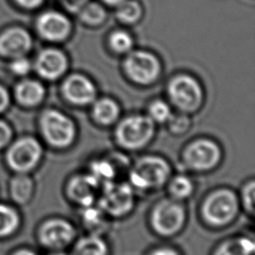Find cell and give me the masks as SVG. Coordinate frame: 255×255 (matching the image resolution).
Masks as SVG:
<instances>
[{
    "instance_id": "cell-38",
    "label": "cell",
    "mask_w": 255,
    "mask_h": 255,
    "mask_svg": "<svg viewBox=\"0 0 255 255\" xmlns=\"http://www.w3.org/2000/svg\"><path fill=\"white\" fill-rule=\"evenodd\" d=\"M13 255H38V254L30 249H20L16 251Z\"/></svg>"
},
{
    "instance_id": "cell-20",
    "label": "cell",
    "mask_w": 255,
    "mask_h": 255,
    "mask_svg": "<svg viewBox=\"0 0 255 255\" xmlns=\"http://www.w3.org/2000/svg\"><path fill=\"white\" fill-rule=\"evenodd\" d=\"M45 94L44 86L35 80H24L17 85L15 90L18 102L26 107H35L41 104Z\"/></svg>"
},
{
    "instance_id": "cell-2",
    "label": "cell",
    "mask_w": 255,
    "mask_h": 255,
    "mask_svg": "<svg viewBox=\"0 0 255 255\" xmlns=\"http://www.w3.org/2000/svg\"><path fill=\"white\" fill-rule=\"evenodd\" d=\"M155 123L147 116L134 114L119 120L116 124L114 136L118 145L128 151L144 148L154 137Z\"/></svg>"
},
{
    "instance_id": "cell-13",
    "label": "cell",
    "mask_w": 255,
    "mask_h": 255,
    "mask_svg": "<svg viewBox=\"0 0 255 255\" xmlns=\"http://www.w3.org/2000/svg\"><path fill=\"white\" fill-rule=\"evenodd\" d=\"M102 184L90 172L73 175L67 185L66 193L70 200L81 208L97 203Z\"/></svg>"
},
{
    "instance_id": "cell-8",
    "label": "cell",
    "mask_w": 255,
    "mask_h": 255,
    "mask_svg": "<svg viewBox=\"0 0 255 255\" xmlns=\"http://www.w3.org/2000/svg\"><path fill=\"white\" fill-rule=\"evenodd\" d=\"M222 159V150L217 142L198 138L189 142L182 151L183 165L192 171L204 172L215 168Z\"/></svg>"
},
{
    "instance_id": "cell-16",
    "label": "cell",
    "mask_w": 255,
    "mask_h": 255,
    "mask_svg": "<svg viewBox=\"0 0 255 255\" xmlns=\"http://www.w3.org/2000/svg\"><path fill=\"white\" fill-rule=\"evenodd\" d=\"M36 71L44 79L56 80L64 75L68 68L66 55L58 49L42 51L36 60Z\"/></svg>"
},
{
    "instance_id": "cell-31",
    "label": "cell",
    "mask_w": 255,
    "mask_h": 255,
    "mask_svg": "<svg viewBox=\"0 0 255 255\" xmlns=\"http://www.w3.org/2000/svg\"><path fill=\"white\" fill-rule=\"evenodd\" d=\"M240 204L243 206L244 210L249 214H254V202H255V181L249 180L247 181L241 189Z\"/></svg>"
},
{
    "instance_id": "cell-35",
    "label": "cell",
    "mask_w": 255,
    "mask_h": 255,
    "mask_svg": "<svg viewBox=\"0 0 255 255\" xmlns=\"http://www.w3.org/2000/svg\"><path fill=\"white\" fill-rule=\"evenodd\" d=\"M9 102L10 98L7 90L4 87L0 86V113L4 112L8 108Z\"/></svg>"
},
{
    "instance_id": "cell-32",
    "label": "cell",
    "mask_w": 255,
    "mask_h": 255,
    "mask_svg": "<svg viewBox=\"0 0 255 255\" xmlns=\"http://www.w3.org/2000/svg\"><path fill=\"white\" fill-rule=\"evenodd\" d=\"M10 67L14 74L19 75V76H24L30 72L31 64L28 59L21 56V57L15 58L14 61L11 63Z\"/></svg>"
},
{
    "instance_id": "cell-27",
    "label": "cell",
    "mask_w": 255,
    "mask_h": 255,
    "mask_svg": "<svg viewBox=\"0 0 255 255\" xmlns=\"http://www.w3.org/2000/svg\"><path fill=\"white\" fill-rule=\"evenodd\" d=\"M79 15L82 21L86 24L99 25L105 21L107 12L102 5L96 2H90L80 8Z\"/></svg>"
},
{
    "instance_id": "cell-15",
    "label": "cell",
    "mask_w": 255,
    "mask_h": 255,
    "mask_svg": "<svg viewBox=\"0 0 255 255\" xmlns=\"http://www.w3.org/2000/svg\"><path fill=\"white\" fill-rule=\"evenodd\" d=\"M39 34L49 41H63L71 33L72 25L67 16L60 12L48 11L37 21Z\"/></svg>"
},
{
    "instance_id": "cell-33",
    "label": "cell",
    "mask_w": 255,
    "mask_h": 255,
    "mask_svg": "<svg viewBox=\"0 0 255 255\" xmlns=\"http://www.w3.org/2000/svg\"><path fill=\"white\" fill-rule=\"evenodd\" d=\"M12 138V129L5 122L0 121V148L7 145Z\"/></svg>"
},
{
    "instance_id": "cell-4",
    "label": "cell",
    "mask_w": 255,
    "mask_h": 255,
    "mask_svg": "<svg viewBox=\"0 0 255 255\" xmlns=\"http://www.w3.org/2000/svg\"><path fill=\"white\" fill-rule=\"evenodd\" d=\"M39 129L44 140L50 146L58 149L71 146L77 137V128L74 121L56 109H48L41 114Z\"/></svg>"
},
{
    "instance_id": "cell-28",
    "label": "cell",
    "mask_w": 255,
    "mask_h": 255,
    "mask_svg": "<svg viewBox=\"0 0 255 255\" xmlns=\"http://www.w3.org/2000/svg\"><path fill=\"white\" fill-rule=\"evenodd\" d=\"M168 130L175 135L184 134L191 128V120L188 114L178 112L176 114H171L167 122L165 123Z\"/></svg>"
},
{
    "instance_id": "cell-25",
    "label": "cell",
    "mask_w": 255,
    "mask_h": 255,
    "mask_svg": "<svg viewBox=\"0 0 255 255\" xmlns=\"http://www.w3.org/2000/svg\"><path fill=\"white\" fill-rule=\"evenodd\" d=\"M20 224L18 212L11 206L0 203V237L14 233Z\"/></svg>"
},
{
    "instance_id": "cell-3",
    "label": "cell",
    "mask_w": 255,
    "mask_h": 255,
    "mask_svg": "<svg viewBox=\"0 0 255 255\" xmlns=\"http://www.w3.org/2000/svg\"><path fill=\"white\" fill-rule=\"evenodd\" d=\"M240 209L238 195L229 188H218L203 199L200 213L206 224L212 227H223L237 217Z\"/></svg>"
},
{
    "instance_id": "cell-19",
    "label": "cell",
    "mask_w": 255,
    "mask_h": 255,
    "mask_svg": "<svg viewBox=\"0 0 255 255\" xmlns=\"http://www.w3.org/2000/svg\"><path fill=\"white\" fill-rule=\"evenodd\" d=\"M91 115L96 124L102 127H110L120 120L121 108L119 104L110 98L96 99L92 104Z\"/></svg>"
},
{
    "instance_id": "cell-12",
    "label": "cell",
    "mask_w": 255,
    "mask_h": 255,
    "mask_svg": "<svg viewBox=\"0 0 255 255\" xmlns=\"http://www.w3.org/2000/svg\"><path fill=\"white\" fill-rule=\"evenodd\" d=\"M124 153L114 151L105 156L94 159L90 164L89 172L94 175L101 184L122 180L128 175L130 162Z\"/></svg>"
},
{
    "instance_id": "cell-40",
    "label": "cell",
    "mask_w": 255,
    "mask_h": 255,
    "mask_svg": "<svg viewBox=\"0 0 255 255\" xmlns=\"http://www.w3.org/2000/svg\"><path fill=\"white\" fill-rule=\"evenodd\" d=\"M51 255H67V254L64 253L63 251H54V253H52Z\"/></svg>"
},
{
    "instance_id": "cell-22",
    "label": "cell",
    "mask_w": 255,
    "mask_h": 255,
    "mask_svg": "<svg viewBox=\"0 0 255 255\" xmlns=\"http://www.w3.org/2000/svg\"><path fill=\"white\" fill-rule=\"evenodd\" d=\"M254 242L242 236L233 237L220 243L212 255H254Z\"/></svg>"
},
{
    "instance_id": "cell-36",
    "label": "cell",
    "mask_w": 255,
    "mask_h": 255,
    "mask_svg": "<svg viewBox=\"0 0 255 255\" xmlns=\"http://www.w3.org/2000/svg\"><path fill=\"white\" fill-rule=\"evenodd\" d=\"M19 5L25 8H36L40 6L44 0H15Z\"/></svg>"
},
{
    "instance_id": "cell-39",
    "label": "cell",
    "mask_w": 255,
    "mask_h": 255,
    "mask_svg": "<svg viewBox=\"0 0 255 255\" xmlns=\"http://www.w3.org/2000/svg\"><path fill=\"white\" fill-rule=\"evenodd\" d=\"M105 3H107V4H109V5H118V4H120L122 1H124V0H103Z\"/></svg>"
},
{
    "instance_id": "cell-23",
    "label": "cell",
    "mask_w": 255,
    "mask_h": 255,
    "mask_svg": "<svg viewBox=\"0 0 255 255\" xmlns=\"http://www.w3.org/2000/svg\"><path fill=\"white\" fill-rule=\"evenodd\" d=\"M12 199L19 204L27 203L34 193V181L27 173H18L10 182Z\"/></svg>"
},
{
    "instance_id": "cell-7",
    "label": "cell",
    "mask_w": 255,
    "mask_h": 255,
    "mask_svg": "<svg viewBox=\"0 0 255 255\" xmlns=\"http://www.w3.org/2000/svg\"><path fill=\"white\" fill-rule=\"evenodd\" d=\"M170 103L184 114L197 112L203 103V91L196 79L188 75L172 78L167 86Z\"/></svg>"
},
{
    "instance_id": "cell-6",
    "label": "cell",
    "mask_w": 255,
    "mask_h": 255,
    "mask_svg": "<svg viewBox=\"0 0 255 255\" xmlns=\"http://www.w3.org/2000/svg\"><path fill=\"white\" fill-rule=\"evenodd\" d=\"M135 203L134 189L124 180L111 181L102 184L97 204L109 217L128 215Z\"/></svg>"
},
{
    "instance_id": "cell-29",
    "label": "cell",
    "mask_w": 255,
    "mask_h": 255,
    "mask_svg": "<svg viewBox=\"0 0 255 255\" xmlns=\"http://www.w3.org/2000/svg\"><path fill=\"white\" fill-rule=\"evenodd\" d=\"M172 114L169 105L162 100H154L147 107V116L155 124H165Z\"/></svg>"
},
{
    "instance_id": "cell-18",
    "label": "cell",
    "mask_w": 255,
    "mask_h": 255,
    "mask_svg": "<svg viewBox=\"0 0 255 255\" xmlns=\"http://www.w3.org/2000/svg\"><path fill=\"white\" fill-rule=\"evenodd\" d=\"M109 218L98 204L82 207L80 212V221L88 234L103 235L110 226Z\"/></svg>"
},
{
    "instance_id": "cell-14",
    "label": "cell",
    "mask_w": 255,
    "mask_h": 255,
    "mask_svg": "<svg viewBox=\"0 0 255 255\" xmlns=\"http://www.w3.org/2000/svg\"><path fill=\"white\" fill-rule=\"evenodd\" d=\"M62 94L67 102L75 106H89L97 99L94 83L80 74L70 75L62 85Z\"/></svg>"
},
{
    "instance_id": "cell-10",
    "label": "cell",
    "mask_w": 255,
    "mask_h": 255,
    "mask_svg": "<svg viewBox=\"0 0 255 255\" xmlns=\"http://www.w3.org/2000/svg\"><path fill=\"white\" fill-rule=\"evenodd\" d=\"M124 68L128 79L140 86H148L154 83L160 74L158 59L149 52L139 50L128 55Z\"/></svg>"
},
{
    "instance_id": "cell-30",
    "label": "cell",
    "mask_w": 255,
    "mask_h": 255,
    "mask_svg": "<svg viewBox=\"0 0 255 255\" xmlns=\"http://www.w3.org/2000/svg\"><path fill=\"white\" fill-rule=\"evenodd\" d=\"M109 41L111 48L117 53H128L133 46L132 37L128 32L123 30L113 32Z\"/></svg>"
},
{
    "instance_id": "cell-37",
    "label": "cell",
    "mask_w": 255,
    "mask_h": 255,
    "mask_svg": "<svg viewBox=\"0 0 255 255\" xmlns=\"http://www.w3.org/2000/svg\"><path fill=\"white\" fill-rule=\"evenodd\" d=\"M66 6L70 9V10H77L80 9L82 6H84L86 4L87 0H64Z\"/></svg>"
},
{
    "instance_id": "cell-9",
    "label": "cell",
    "mask_w": 255,
    "mask_h": 255,
    "mask_svg": "<svg viewBox=\"0 0 255 255\" xmlns=\"http://www.w3.org/2000/svg\"><path fill=\"white\" fill-rule=\"evenodd\" d=\"M43 147L34 136L26 135L15 140L8 148L6 161L18 173H28L41 161Z\"/></svg>"
},
{
    "instance_id": "cell-21",
    "label": "cell",
    "mask_w": 255,
    "mask_h": 255,
    "mask_svg": "<svg viewBox=\"0 0 255 255\" xmlns=\"http://www.w3.org/2000/svg\"><path fill=\"white\" fill-rule=\"evenodd\" d=\"M109 245L102 235L87 234L75 242L72 255H109Z\"/></svg>"
},
{
    "instance_id": "cell-17",
    "label": "cell",
    "mask_w": 255,
    "mask_h": 255,
    "mask_svg": "<svg viewBox=\"0 0 255 255\" xmlns=\"http://www.w3.org/2000/svg\"><path fill=\"white\" fill-rule=\"evenodd\" d=\"M32 47L30 34L22 28H12L0 35V54L7 57L24 56Z\"/></svg>"
},
{
    "instance_id": "cell-11",
    "label": "cell",
    "mask_w": 255,
    "mask_h": 255,
    "mask_svg": "<svg viewBox=\"0 0 255 255\" xmlns=\"http://www.w3.org/2000/svg\"><path fill=\"white\" fill-rule=\"evenodd\" d=\"M77 236L75 226L64 218L44 221L38 230V240L43 247L53 251H63L74 243Z\"/></svg>"
},
{
    "instance_id": "cell-5",
    "label": "cell",
    "mask_w": 255,
    "mask_h": 255,
    "mask_svg": "<svg viewBox=\"0 0 255 255\" xmlns=\"http://www.w3.org/2000/svg\"><path fill=\"white\" fill-rule=\"evenodd\" d=\"M186 221V208L182 201L171 197L157 201L149 215V224L152 230L163 237L177 234Z\"/></svg>"
},
{
    "instance_id": "cell-26",
    "label": "cell",
    "mask_w": 255,
    "mask_h": 255,
    "mask_svg": "<svg viewBox=\"0 0 255 255\" xmlns=\"http://www.w3.org/2000/svg\"><path fill=\"white\" fill-rule=\"evenodd\" d=\"M141 15L142 8L134 0H124L117 5L116 16L123 23L133 24L140 19Z\"/></svg>"
},
{
    "instance_id": "cell-34",
    "label": "cell",
    "mask_w": 255,
    "mask_h": 255,
    "mask_svg": "<svg viewBox=\"0 0 255 255\" xmlns=\"http://www.w3.org/2000/svg\"><path fill=\"white\" fill-rule=\"evenodd\" d=\"M147 255H180V254L174 248L162 246V247H157L152 249Z\"/></svg>"
},
{
    "instance_id": "cell-24",
    "label": "cell",
    "mask_w": 255,
    "mask_h": 255,
    "mask_svg": "<svg viewBox=\"0 0 255 255\" xmlns=\"http://www.w3.org/2000/svg\"><path fill=\"white\" fill-rule=\"evenodd\" d=\"M167 189L171 198L183 201L192 195L194 182L188 175L179 173L173 177L170 176L167 181Z\"/></svg>"
},
{
    "instance_id": "cell-1",
    "label": "cell",
    "mask_w": 255,
    "mask_h": 255,
    "mask_svg": "<svg viewBox=\"0 0 255 255\" xmlns=\"http://www.w3.org/2000/svg\"><path fill=\"white\" fill-rule=\"evenodd\" d=\"M127 176L133 189L153 191L167 183L171 176V166L161 156L143 155L130 164Z\"/></svg>"
}]
</instances>
